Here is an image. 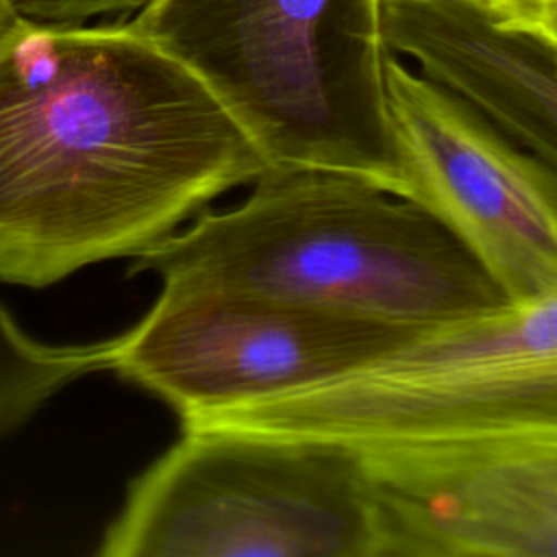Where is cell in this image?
<instances>
[{
    "label": "cell",
    "mask_w": 557,
    "mask_h": 557,
    "mask_svg": "<svg viewBox=\"0 0 557 557\" xmlns=\"http://www.w3.org/2000/svg\"><path fill=\"white\" fill-rule=\"evenodd\" d=\"M24 17H20L13 0H0V39H4Z\"/></svg>",
    "instance_id": "obj_14"
},
{
    "label": "cell",
    "mask_w": 557,
    "mask_h": 557,
    "mask_svg": "<svg viewBox=\"0 0 557 557\" xmlns=\"http://www.w3.org/2000/svg\"><path fill=\"white\" fill-rule=\"evenodd\" d=\"M154 0H13L20 17L41 24H85L94 17L141 11Z\"/></svg>",
    "instance_id": "obj_11"
},
{
    "label": "cell",
    "mask_w": 557,
    "mask_h": 557,
    "mask_svg": "<svg viewBox=\"0 0 557 557\" xmlns=\"http://www.w3.org/2000/svg\"><path fill=\"white\" fill-rule=\"evenodd\" d=\"M550 2H557V0H483L481 4L498 17H516L520 13H527L531 9H537Z\"/></svg>",
    "instance_id": "obj_13"
},
{
    "label": "cell",
    "mask_w": 557,
    "mask_h": 557,
    "mask_svg": "<svg viewBox=\"0 0 557 557\" xmlns=\"http://www.w3.org/2000/svg\"><path fill=\"white\" fill-rule=\"evenodd\" d=\"M268 168L211 89L131 22L22 20L0 39L4 283L135 259Z\"/></svg>",
    "instance_id": "obj_1"
},
{
    "label": "cell",
    "mask_w": 557,
    "mask_h": 557,
    "mask_svg": "<svg viewBox=\"0 0 557 557\" xmlns=\"http://www.w3.org/2000/svg\"><path fill=\"white\" fill-rule=\"evenodd\" d=\"M100 557H389L381 487L352 450L228 426L183 435L126 490Z\"/></svg>",
    "instance_id": "obj_5"
},
{
    "label": "cell",
    "mask_w": 557,
    "mask_h": 557,
    "mask_svg": "<svg viewBox=\"0 0 557 557\" xmlns=\"http://www.w3.org/2000/svg\"><path fill=\"white\" fill-rule=\"evenodd\" d=\"M500 20L537 33L540 37H544L557 50V2L531 9V11L520 13L516 17H500Z\"/></svg>",
    "instance_id": "obj_12"
},
{
    "label": "cell",
    "mask_w": 557,
    "mask_h": 557,
    "mask_svg": "<svg viewBox=\"0 0 557 557\" xmlns=\"http://www.w3.org/2000/svg\"><path fill=\"white\" fill-rule=\"evenodd\" d=\"M535 459L540 461L544 474L548 476V481H550V483L555 485V490H557V455H553V457H535Z\"/></svg>",
    "instance_id": "obj_15"
},
{
    "label": "cell",
    "mask_w": 557,
    "mask_h": 557,
    "mask_svg": "<svg viewBox=\"0 0 557 557\" xmlns=\"http://www.w3.org/2000/svg\"><path fill=\"white\" fill-rule=\"evenodd\" d=\"M433 329L248 294L163 287L146 315L115 335L111 370L187 424L342 376Z\"/></svg>",
    "instance_id": "obj_6"
},
{
    "label": "cell",
    "mask_w": 557,
    "mask_h": 557,
    "mask_svg": "<svg viewBox=\"0 0 557 557\" xmlns=\"http://www.w3.org/2000/svg\"><path fill=\"white\" fill-rule=\"evenodd\" d=\"M181 426L352 450L403 485L557 455V292L437 326L352 372Z\"/></svg>",
    "instance_id": "obj_3"
},
{
    "label": "cell",
    "mask_w": 557,
    "mask_h": 557,
    "mask_svg": "<svg viewBox=\"0 0 557 557\" xmlns=\"http://www.w3.org/2000/svg\"><path fill=\"white\" fill-rule=\"evenodd\" d=\"M163 287L261 296L348 315L446 326L511 305L426 209L361 176L270 165L233 209L135 257Z\"/></svg>",
    "instance_id": "obj_2"
},
{
    "label": "cell",
    "mask_w": 557,
    "mask_h": 557,
    "mask_svg": "<svg viewBox=\"0 0 557 557\" xmlns=\"http://www.w3.org/2000/svg\"><path fill=\"white\" fill-rule=\"evenodd\" d=\"M128 22L211 89L268 165L400 196L383 0H154Z\"/></svg>",
    "instance_id": "obj_4"
},
{
    "label": "cell",
    "mask_w": 557,
    "mask_h": 557,
    "mask_svg": "<svg viewBox=\"0 0 557 557\" xmlns=\"http://www.w3.org/2000/svg\"><path fill=\"white\" fill-rule=\"evenodd\" d=\"M403 198L435 215L511 302L557 292V170L463 98L387 52Z\"/></svg>",
    "instance_id": "obj_7"
},
{
    "label": "cell",
    "mask_w": 557,
    "mask_h": 557,
    "mask_svg": "<svg viewBox=\"0 0 557 557\" xmlns=\"http://www.w3.org/2000/svg\"><path fill=\"white\" fill-rule=\"evenodd\" d=\"M115 337L94 344H46L0 305V435L20 429L76 379L111 370Z\"/></svg>",
    "instance_id": "obj_10"
},
{
    "label": "cell",
    "mask_w": 557,
    "mask_h": 557,
    "mask_svg": "<svg viewBox=\"0 0 557 557\" xmlns=\"http://www.w3.org/2000/svg\"><path fill=\"white\" fill-rule=\"evenodd\" d=\"M379 487L389 557H557V490L533 457Z\"/></svg>",
    "instance_id": "obj_9"
},
{
    "label": "cell",
    "mask_w": 557,
    "mask_h": 557,
    "mask_svg": "<svg viewBox=\"0 0 557 557\" xmlns=\"http://www.w3.org/2000/svg\"><path fill=\"white\" fill-rule=\"evenodd\" d=\"M476 2H483V0H476Z\"/></svg>",
    "instance_id": "obj_16"
},
{
    "label": "cell",
    "mask_w": 557,
    "mask_h": 557,
    "mask_svg": "<svg viewBox=\"0 0 557 557\" xmlns=\"http://www.w3.org/2000/svg\"><path fill=\"white\" fill-rule=\"evenodd\" d=\"M389 52L557 170V50L476 0H383Z\"/></svg>",
    "instance_id": "obj_8"
}]
</instances>
